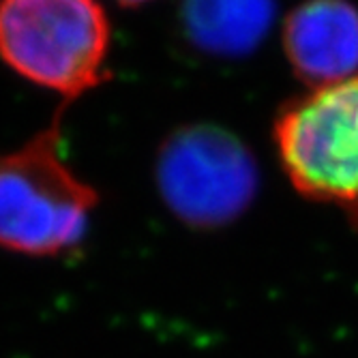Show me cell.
<instances>
[{"mask_svg":"<svg viewBox=\"0 0 358 358\" xmlns=\"http://www.w3.org/2000/svg\"><path fill=\"white\" fill-rule=\"evenodd\" d=\"M110 48L99 0H0V60L67 103L106 84Z\"/></svg>","mask_w":358,"mask_h":358,"instance_id":"2","label":"cell"},{"mask_svg":"<svg viewBox=\"0 0 358 358\" xmlns=\"http://www.w3.org/2000/svg\"><path fill=\"white\" fill-rule=\"evenodd\" d=\"M101 198L60 152V114L0 155V251L54 259L78 249Z\"/></svg>","mask_w":358,"mask_h":358,"instance_id":"1","label":"cell"},{"mask_svg":"<svg viewBox=\"0 0 358 358\" xmlns=\"http://www.w3.org/2000/svg\"><path fill=\"white\" fill-rule=\"evenodd\" d=\"M118 5H122V7H142V5H148V3H157V0H116Z\"/></svg>","mask_w":358,"mask_h":358,"instance_id":"7","label":"cell"},{"mask_svg":"<svg viewBox=\"0 0 358 358\" xmlns=\"http://www.w3.org/2000/svg\"><path fill=\"white\" fill-rule=\"evenodd\" d=\"M275 11V0H182V28L198 50L236 58L264 41Z\"/></svg>","mask_w":358,"mask_h":358,"instance_id":"6","label":"cell"},{"mask_svg":"<svg viewBox=\"0 0 358 358\" xmlns=\"http://www.w3.org/2000/svg\"><path fill=\"white\" fill-rule=\"evenodd\" d=\"M275 146L303 198L358 219V73L285 103L275 120Z\"/></svg>","mask_w":358,"mask_h":358,"instance_id":"3","label":"cell"},{"mask_svg":"<svg viewBox=\"0 0 358 358\" xmlns=\"http://www.w3.org/2000/svg\"><path fill=\"white\" fill-rule=\"evenodd\" d=\"M155 182L176 219L213 230L251 206L259 176L251 150L234 134L215 124H187L161 144Z\"/></svg>","mask_w":358,"mask_h":358,"instance_id":"4","label":"cell"},{"mask_svg":"<svg viewBox=\"0 0 358 358\" xmlns=\"http://www.w3.org/2000/svg\"><path fill=\"white\" fill-rule=\"evenodd\" d=\"M283 52L309 88L358 73V7L350 0H303L283 24Z\"/></svg>","mask_w":358,"mask_h":358,"instance_id":"5","label":"cell"}]
</instances>
